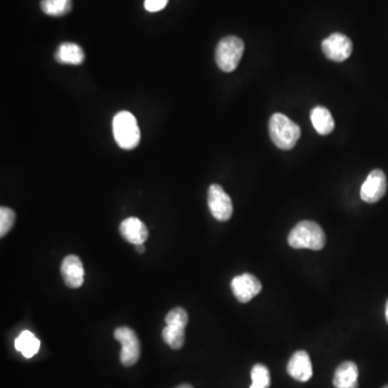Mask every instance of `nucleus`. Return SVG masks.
Returning <instances> with one entry per match:
<instances>
[{
    "mask_svg": "<svg viewBox=\"0 0 388 388\" xmlns=\"http://www.w3.org/2000/svg\"><path fill=\"white\" fill-rule=\"evenodd\" d=\"M185 327L176 325H166L163 329L162 338L172 350H181L185 344Z\"/></svg>",
    "mask_w": 388,
    "mask_h": 388,
    "instance_id": "nucleus-17",
    "label": "nucleus"
},
{
    "mask_svg": "<svg viewBox=\"0 0 388 388\" xmlns=\"http://www.w3.org/2000/svg\"><path fill=\"white\" fill-rule=\"evenodd\" d=\"M321 49L326 58L329 60L333 62H344L353 52V43L347 36L334 33L326 38L321 43Z\"/></svg>",
    "mask_w": 388,
    "mask_h": 388,
    "instance_id": "nucleus-7",
    "label": "nucleus"
},
{
    "mask_svg": "<svg viewBox=\"0 0 388 388\" xmlns=\"http://www.w3.org/2000/svg\"><path fill=\"white\" fill-rule=\"evenodd\" d=\"M14 346L15 350L22 353L25 358H32L41 350V341L33 332L25 330L15 339Z\"/></svg>",
    "mask_w": 388,
    "mask_h": 388,
    "instance_id": "nucleus-16",
    "label": "nucleus"
},
{
    "mask_svg": "<svg viewBox=\"0 0 388 388\" xmlns=\"http://www.w3.org/2000/svg\"><path fill=\"white\" fill-rule=\"evenodd\" d=\"M120 233L126 242L134 245L144 244L149 236L148 229L145 223L136 217H130L123 220L120 225Z\"/></svg>",
    "mask_w": 388,
    "mask_h": 388,
    "instance_id": "nucleus-12",
    "label": "nucleus"
},
{
    "mask_svg": "<svg viewBox=\"0 0 388 388\" xmlns=\"http://www.w3.org/2000/svg\"><path fill=\"white\" fill-rule=\"evenodd\" d=\"M207 203L212 215L217 220L228 221L232 217V201L221 185H212L209 187Z\"/></svg>",
    "mask_w": 388,
    "mask_h": 388,
    "instance_id": "nucleus-6",
    "label": "nucleus"
},
{
    "mask_svg": "<svg viewBox=\"0 0 388 388\" xmlns=\"http://www.w3.org/2000/svg\"><path fill=\"white\" fill-rule=\"evenodd\" d=\"M176 388H193L192 386L189 385V384H183V385L178 386Z\"/></svg>",
    "mask_w": 388,
    "mask_h": 388,
    "instance_id": "nucleus-25",
    "label": "nucleus"
},
{
    "mask_svg": "<svg viewBox=\"0 0 388 388\" xmlns=\"http://www.w3.org/2000/svg\"><path fill=\"white\" fill-rule=\"evenodd\" d=\"M231 289L240 304H247L251 299L258 296L262 285L255 276L245 273L233 278Z\"/></svg>",
    "mask_w": 388,
    "mask_h": 388,
    "instance_id": "nucleus-8",
    "label": "nucleus"
},
{
    "mask_svg": "<svg viewBox=\"0 0 388 388\" xmlns=\"http://www.w3.org/2000/svg\"><path fill=\"white\" fill-rule=\"evenodd\" d=\"M41 10L51 16H62L71 12V0H41Z\"/></svg>",
    "mask_w": 388,
    "mask_h": 388,
    "instance_id": "nucleus-18",
    "label": "nucleus"
},
{
    "mask_svg": "<svg viewBox=\"0 0 388 388\" xmlns=\"http://www.w3.org/2000/svg\"><path fill=\"white\" fill-rule=\"evenodd\" d=\"M251 388H269L271 384L270 372L263 365H255L251 369Z\"/></svg>",
    "mask_w": 388,
    "mask_h": 388,
    "instance_id": "nucleus-19",
    "label": "nucleus"
},
{
    "mask_svg": "<svg viewBox=\"0 0 388 388\" xmlns=\"http://www.w3.org/2000/svg\"><path fill=\"white\" fill-rule=\"evenodd\" d=\"M383 388H388V385H386L385 387H383Z\"/></svg>",
    "mask_w": 388,
    "mask_h": 388,
    "instance_id": "nucleus-26",
    "label": "nucleus"
},
{
    "mask_svg": "<svg viewBox=\"0 0 388 388\" xmlns=\"http://www.w3.org/2000/svg\"><path fill=\"white\" fill-rule=\"evenodd\" d=\"M245 45L236 36H228L219 41L216 48V63L225 73L236 71L243 56Z\"/></svg>",
    "mask_w": 388,
    "mask_h": 388,
    "instance_id": "nucleus-4",
    "label": "nucleus"
},
{
    "mask_svg": "<svg viewBox=\"0 0 388 388\" xmlns=\"http://www.w3.org/2000/svg\"><path fill=\"white\" fill-rule=\"evenodd\" d=\"M15 213L11 208H0V236H7L9 231L14 226Z\"/></svg>",
    "mask_w": 388,
    "mask_h": 388,
    "instance_id": "nucleus-20",
    "label": "nucleus"
},
{
    "mask_svg": "<svg viewBox=\"0 0 388 388\" xmlns=\"http://www.w3.org/2000/svg\"><path fill=\"white\" fill-rule=\"evenodd\" d=\"M135 248L136 251H137V253H145V246H144V244H138V245H135Z\"/></svg>",
    "mask_w": 388,
    "mask_h": 388,
    "instance_id": "nucleus-23",
    "label": "nucleus"
},
{
    "mask_svg": "<svg viewBox=\"0 0 388 388\" xmlns=\"http://www.w3.org/2000/svg\"><path fill=\"white\" fill-rule=\"evenodd\" d=\"M113 336L121 344V363L124 367L134 366L141 357V342L135 331L130 327H119Z\"/></svg>",
    "mask_w": 388,
    "mask_h": 388,
    "instance_id": "nucleus-5",
    "label": "nucleus"
},
{
    "mask_svg": "<svg viewBox=\"0 0 388 388\" xmlns=\"http://www.w3.org/2000/svg\"><path fill=\"white\" fill-rule=\"evenodd\" d=\"M310 121L316 132L321 135H328L334 128V120L327 108L316 106L310 111Z\"/></svg>",
    "mask_w": 388,
    "mask_h": 388,
    "instance_id": "nucleus-15",
    "label": "nucleus"
},
{
    "mask_svg": "<svg viewBox=\"0 0 388 388\" xmlns=\"http://www.w3.org/2000/svg\"><path fill=\"white\" fill-rule=\"evenodd\" d=\"M113 130L115 143L124 150L136 148L141 141V130L137 120L128 111H120L115 115Z\"/></svg>",
    "mask_w": 388,
    "mask_h": 388,
    "instance_id": "nucleus-3",
    "label": "nucleus"
},
{
    "mask_svg": "<svg viewBox=\"0 0 388 388\" xmlns=\"http://www.w3.org/2000/svg\"><path fill=\"white\" fill-rule=\"evenodd\" d=\"M385 316H386V321H387V323H388V299L387 301H386Z\"/></svg>",
    "mask_w": 388,
    "mask_h": 388,
    "instance_id": "nucleus-24",
    "label": "nucleus"
},
{
    "mask_svg": "<svg viewBox=\"0 0 388 388\" xmlns=\"http://www.w3.org/2000/svg\"><path fill=\"white\" fill-rule=\"evenodd\" d=\"M168 0H145V9L149 12H158L168 5Z\"/></svg>",
    "mask_w": 388,
    "mask_h": 388,
    "instance_id": "nucleus-22",
    "label": "nucleus"
},
{
    "mask_svg": "<svg viewBox=\"0 0 388 388\" xmlns=\"http://www.w3.org/2000/svg\"><path fill=\"white\" fill-rule=\"evenodd\" d=\"M333 385L336 388H358V368L356 363L345 361L336 368Z\"/></svg>",
    "mask_w": 388,
    "mask_h": 388,
    "instance_id": "nucleus-13",
    "label": "nucleus"
},
{
    "mask_svg": "<svg viewBox=\"0 0 388 388\" xmlns=\"http://www.w3.org/2000/svg\"><path fill=\"white\" fill-rule=\"evenodd\" d=\"M269 133L271 141L282 150L295 148L301 136V128L297 123L283 115L274 113L269 122Z\"/></svg>",
    "mask_w": 388,
    "mask_h": 388,
    "instance_id": "nucleus-1",
    "label": "nucleus"
},
{
    "mask_svg": "<svg viewBox=\"0 0 388 388\" xmlns=\"http://www.w3.org/2000/svg\"><path fill=\"white\" fill-rule=\"evenodd\" d=\"M288 244L295 249L321 251L325 247L326 234L318 223L301 221L289 233Z\"/></svg>",
    "mask_w": 388,
    "mask_h": 388,
    "instance_id": "nucleus-2",
    "label": "nucleus"
},
{
    "mask_svg": "<svg viewBox=\"0 0 388 388\" xmlns=\"http://www.w3.org/2000/svg\"><path fill=\"white\" fill-rule=\"evenodd\" d=\"M56 60L66 65H80L84 60V52L80 45L73 43L60 45L56 52Z\"/></svg>",
    "mask_w": 388,
    "mask_h": 388,
    "instance_id": "nucleus-14",
    "label": "nucleus"
},
{
    "mask_svg": "<svg viewBox=\"0 0 388 388\" xmlns=\"http://www.w3.org/2000/svg\"><path fill=\"white\" fill-rule=\"evenodd\" d=\"M60 274L64 283L69 288H79L84 282V269L82 261L76 255H69L64 258L60 266Z\"/></svg>",
    "mask_w": 388,
    "mask_h": 388,
    "instance_id": "nucleus-10",
    "label": "nucleus"
},
{
    "mask_svg": "<svg viewBox=\"0 0 388 388\" xmlns=\"http://www.w3.org/2000/svg\"><path fill=\"white\" fill-rule=\"evenodd\" d=\"M189 321L188 313L183 308H175L168 312L166 316V325L181 326L187 327Z\"/></svg>",
    "mask_w": 388,
    "mask_h": 388,
    "instance_id": "nucleus-21",
    "label": "nucleus"
},
{
    "mask_svg": "<svg viewBox=\"0 0 388 388\" xmlns=\"http://www.w3.org/2000/svg\"><path fill=\"white\" fill-rule=\"evenodd\" d=\"M387 181L381 170H374L369 174L361 185V196L367 203H376L385 196Z\"/></svg>",
    "mask_w": 388,
    "mask_h": 388,
    "instance_id": "nucleus-9",
    "label": "nucleus"
},
{
    "mask_svg": "<svg viewBox=\"0 0 388 388\" xmlns=\"http://www.w3.org/2000/svg\"><path fill=\"white\" fill-rule=\"evenodd\" d=\"M287 372L296 381L308 382L313 376V367L308 354L304 351L293 354L287 366Z\"/></svg>",
    "mask_w": 388,
    "mask_h": 388,
    "instance_id": "nucleus-11",
    "label": "nucleus"
}]
</instances>
